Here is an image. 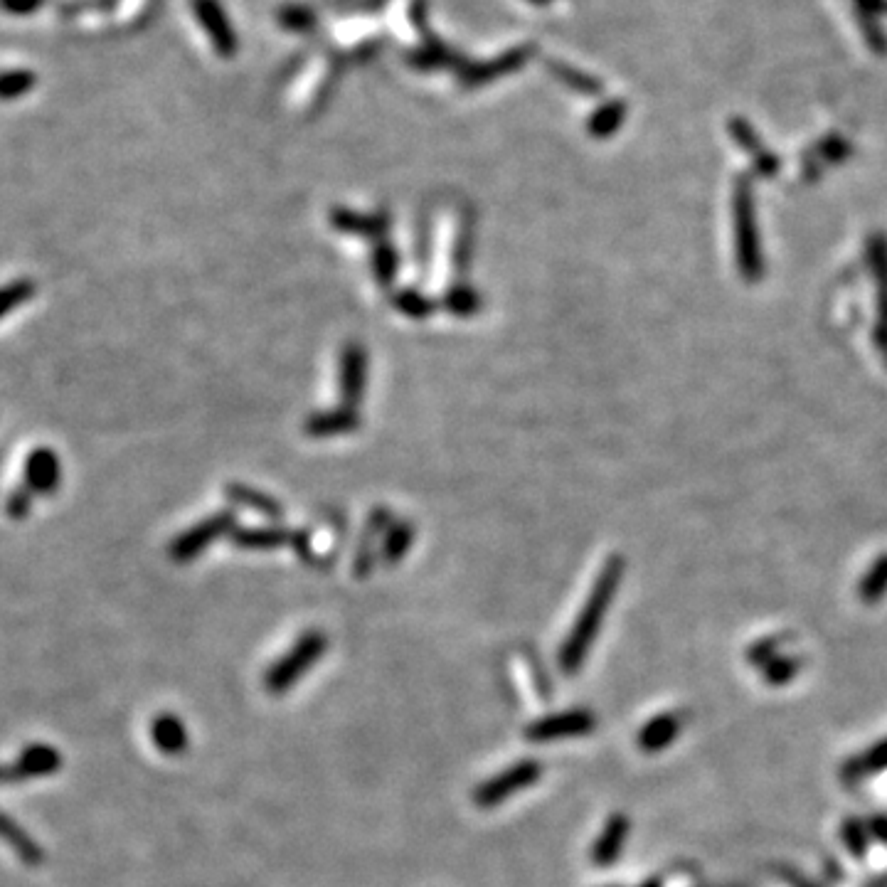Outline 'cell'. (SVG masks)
Returning <instances> with one entry per match:
<instances>
[{
	"mask_svg": "<svg viewBox=\"0 0 887 887\" xmlns=\"http://www.w3.org/2000/svg\"><path fill=\"white\" fill-rule=\"evenodd\" d=\"M621 575H624V560L619 555L609 557L607 565L599 572L597 582H594L592 592H589L587 602H584L580 616H577L575 626H572L570 636L565 639L560 649V668L565 676H575L582 668V663L587 661L589 649L597 641L599 629L604 624V616H607L609 604L614 602L616 589H619Z\"/></svg>",
	"mask_w": 887,
	"mask_h": 887,
	"instance_id": "obj_1",
	"label": "cell"
},
{
	"mask_svg": "<svg viewBox=\"0 0 887 887\" xmlns=\"http://www.w3.org/2000/svg\"><path fill=\"white\" fill-rule=\"evenodd\" d=\"M732 212H735V235H737V267L747 281L762 279V247H759V227L754 215V195L750 180L740 178L735 185V198H732Z\"/></svg>",
	"mask_w": 887,
	"mask_h": 887,
	"instance_id": "obj_2",
	"label": "cell"
},
{
	"mask_svg": "<svg viewBox=\"0 0 887 887\" xmlns=\"http://www.w3.org/2000/svg\"><path fill=\"white\" fill-rule=\"evenodd\" d=\"M328 649V639L323 631L311 629L291 646L279 661L272 663L264 676V685L272 695H284L294 688L301 678L306 676L308 668L316 666L318 661L323 658V653Z\"/></svg>",
	"mask_w": 887,
	"mask_h": 887,
	"instance_id": "obj_3",
	"label": "cell"
},
{
	"mask_svg": "<svg viewBox=\"0 0 887 887\" xmlns=\"http://www.w3.org/2000/svg\"><path fill=\"white\" fill-rule=\"evenodd\" d=\"M543 777V764L538 759H523V762H515L508 769H503L501 774L491 777L488 782H483L474 791V801L481 809H493V806L503 804L511 796L520 794V791L530 789L533 784L540 782Z\"/></svg>",
	"mask_w": 887,
	"mask_h": 887,
	"instance_id": "obj_4",
	"label": "cell"
},
{
	"mask_svg": "<svg viewBox=\"0 0 887 887\" xmlns=\"http://www.w3.org/2000/svg\"><path fill=\"white\" fill-rule=\"evenodd\" d=\"M597 727V717L594 713L584 708L567 710V713H555L540 717V720L530 722L525 727V740L530 742H552V740H567V737H584L589 732H594Z\"/></svg>",
	"mask_w": 887,
	"mask_h": 887,
	"instance_id": "obj_5",
	"label": "cell"
},
{
	"mask_svg": "<svg viewBox=\"0 0 887 887\" xmlns=\"http://www.w3.org/2000/svg\"><path fill=\"white\" fill-rule=\"evenodd\" d=\"M870 267L875 272L878 284V328H875V343L887 358V239L875 235L870 239Z\"/></svg>",
	"mask_w": 887,
	"mask_h": 887,
	"instance_id": "obj_6",
	"label": "cell"
},
{
	"mask_svg": "<svg viewBox=\"0 0 887 887\" xmlns=\"http://www.w3.org/2000/svg\"><path fill=\"white\" fill-rule=\"evenodd\" d=\"M629 831H631V823L624 814L609 816L607 823H604L602 833H599V838L594 841V848H592L594 865H599V868H607V865L616 863L621 851H624V843H626V838H629Z\"/></svg>",
	"mask_w": 887,
	"mask_h": 887,
	"instance_id": "obj_7",
	"label": "cell"
},
{
	"mask_svg": "<svg viewBox=\"0 0 887 887\" xmlns=\"http://www.w3.org/2000/svg\"><path fill=\"white\" fill-rule=\"evenodd\" d=\"M681 730H683V717L681 715H678V713H661V715L653 717V720L646 722L644 727H641V732H639V737H636V742H639L641 752L658 754V752H663L668 745H673V742L678 740Z\"/></svg>",
	"mask_w": 887,
	"mask_h": 887,
	"instance_id": "obj_8",
	"label": "cell"
},
{
	"mask_svg": "<svg viewBox=\"0 0 887 887\" xmlns=\"http://www.w3.org/2000/svg\"><path fill=\"white\" fill-rule=\"evenodd\" d=\"M151 742L156 745L158 752L168 754V757H178L188 750L190 737L185 730V722L178 715H158L151 722Z\"/></svg>",
	"mask_w": 887,
	"mask_h": 887,
	"instance_id": "obj_9",
	"label": "cell"
},
{
	"mask_svg": "<svg viewBox=\"0 0 887 887\" xmlns=\"http://www.w3.org/2000/svg\"><path fill=\"white\" fill-rule=\"evenodd\" d=\"M227 525H230V515H220V518L205 520L200 528H193L190 533H185L183 538L175 540L173 547H171L173 560H178V562L193 560V557L200 555V552L205 550V545L210 543V540H215L217 535L227 528Z\"/></svg>",
	"mask_w": 887,
	"mask_h": 887,
	"instance_id": "obj_10",
	"label": "cell"
},
{
	"mask_svg": "<svg viewBox=\"0 0 887 887\" xmlns=\"http://www.w3.org/2000/svg\"><path fill=\"white\" fill-rule=\"evenodd\" d=\"M18 767L25 774V779L47 777V774H55L62 767V757L50 745H33L23 752Z\"/></svg>",
	"mask_w": 887,
	"mask_h": 887,
	"instance_id": "obj_11",
	"label": "cell"
},
{
	"mask_svg": "<svg viewBox=\"0 0 887 887\" xmlns=\"http://www.w3.org/2000/svg\"><path fill=\"white\" fill-rule=\"evenodd\" d=\"M0 838H3V841L13 848V853L18 855L20 860H25L28 865L42 863V851L37 848V843L18 826V823L10 821L5 814H0Z\"/></svg>",
	"mask_w": 887,
	"mask_h": 887,
	"instance_id": "obj_12",
	"label": "cell"
},
{
	"mask_svg": "<svg viewBox=\"0 0 887 887\" xmlns=\"http://www.w3.org/2000/svg\"><path fill=\"white\" fill-rule=\"evenodd\" d=\"M887 594V552L873 562L858 584V597L863 604H878Z\"/></svg>",
	"mask_w": 887,
	"mask_h": 887,
	"instance_id": "obj_13",
	"label": "cell"
},
{
	"mask_svg": "<svg viewBox=\"0 0 887 887\" xmlns=\"http://www.w3.org/2000/svg\"><path fill=\"white\" fill-rule=\"evenodd\" d=\"M365 380V358L360 348H348L343 355V395L353 402L360 397V387Z\"/></svg>",
	"mask_w": 887,
	"mask_h": 887,
	"instance_id": "obj_14",
	"label": "cell"
},
{
	"mask_svg": "<svg viewBox=\"0 0 887 887\" xmlns=\"http://www.w3.org/2000/svg\"><path fill=\"white\" fill-rule=\"evenodd\" d=\"M801 671V661L794 656H774L762 666V678L769 685H786L794 681Z\"/></svg>",
	"mask_w": 887,
	"mask_h": 887,
	"instance_id": "obj_15",
	"label": "cell"
},
{
	"mask_svg": "<svg viewBox=\"0 0 887 887\" xmlns=\"http://www.w3.org/2000/svg\"><path fill=\"white\" fill-rule=\"evenodd\" d=\"M841 838H843V843H846L848 853H851L853 858H865V855H868L870 831H868V828H865V823H860V821H855V819H848L846 823H843Z\"/></svg>",
	"mask_w": 887,
	"mask_h": 887,
	"instance_id": "obj_16",
	"label": "cell"
},
{
	"mask_svg": "<svg viewBox=\"0 0 887 887\" xmlns=\"http://www.w3.org/2000/svg\"><path fill=\"white\" fill-rule=\"evenodd\" d=\"M235 540L244 547H276L286 540L284 533L279 530H247V533L235 535Z\"/></svg>",
	"mask_w": 887,
	"mask_h": 887,
	"instance_id": "obj_17",
	"label": "cell"
},
{
	"mask_svg": "<svg viewBox=\"0 0 887 887\" xmlns=\"http://www.w3.org/2000/svg\"><path fill=\"white\" fill-rule=\"evenodd\" d=\"M855 769H858L860 774L883 772V769H887V740L880 742V745H875L873 750L865 752L863 757L855 762Z\"/></svg>",
	"mask_w": 887,
	"mask_h": 887,
	"instance_id": "obj_18",
	"label": "cell"
},
{
	"mask_svg": "<svg viewBox=\"0 0 887 887\" xmlns=\"http://www.w3.org/2000/svg\"><path fill=\"white\" fill-rule=\"evenodd\" d=\"M355 424V419L350 414H328V417H318L308 424V432L318 434H331V432H343Z\"/></svg>",
	"mask_w": 887,
	"mask_h": 887,
	"instance_id": "obj_19",
	"label": "cell"
},
{
	"mask_svg": "<svg viewBox=\"0 0 887 887\" xmlns=\"http://www.w3.org/2000/svg\"><path fill=\"white\" fill-rule=\"evenodd\" d=\"M410 540H412V535H410V530L407 528H402V530H397L395 535H392L390 540H387V545H385V557L387 560H400L402 555H405V550H407V545H410Z\"/></svg>",
	"mask_w": 887,
	"mask_h": 887,
	"instance_id": "obj_20",
	"label": "cell"
},
{
	"mask_svg": "<svg viewBox=\"0 0 887 887\" xmlns=\"http://www.w3.org/2000/svg\"><path fill=\"white\" fill-rule=\"evenodd\" d=\"M777 649H779V639H764V641H759L757 646H752L750 653H747V658H750L752 663H759V666H764V663H767L769 658H774V653H777Z\"/></svg>",
	"mask_w": 887,
	"mask_h": 887,
	"instance_id": "obj_21",
	"label": "cell"
},
{
	"mask_svg": "<svg viewBox=\"0 0 887 887\" xmlns=\"http://www.w3.org/2000/svg\"><path fill=\"white\" fill-rule=\"evenodd\" d=\"M392 269H395V257H392V249L390 247H382L380 249V257H377V272H380L382 281H390L392 279Z\"/></svg>",
	"mask_w": 887,
	"mask_h": 887,
	"instance_id": "obj_22",
	"label": "cell"
},
{
	"mask_svg": "<svg viewBox=\"0 0 887 887\" xmlns=\"http://www.w3.org/2000/svg\"><path fill=\"white\" fill-rule=\"evenodd\" d=\"M451 308L469 313L476 308V299L469 294V291H459V296H454V299H451Z\"/></svg>",
	"mask_w": 887,
	"mask_h": 887,
	"instance_id": "obj_23",
	"label": "cell"
},
{
	"mask_svg": "<svg viewBox=\"0 0 887 887\" xmlns=\"http://www.w3.org/2000/svg\"><path fill=\"white\" fill-rule=\"evenodd\" d=\"M868 831L873 833V836H878V838H883V841H887V819H885V816H875V819L868 823Z\"/></svg>",
	"mask_w": 887,
	"mask_h": 887,
	"instance_id": "obj_24",
	"label": "cell"
},
{
	"mask_svg": "<svg viewBox=\"0 0 887 887\" xmlns=\"http://www.w3.org/2000/svg\"><path fill=\"white\" fill-rule=\"evenodd\" d=\"M641 887H661V880H649V883H644Z\"/></svg>",
	"mask_w": 887,
	"mask_h": 887,
	"instance_id": "obj_25",
	"label": "cell"
}]
</instances>
